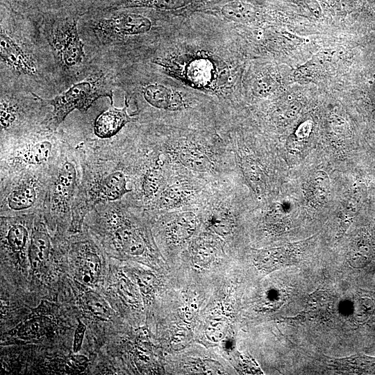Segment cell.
<instances>
[{
	"label": "cell",
	"instance_id": "6da1fadb",
	"mask_svg": "<svg viewBox=\"0 0 375 375\" xmlns=\"http://www.w3.org/2000/svg\"><path fill=\"white\" fill-rule=\"evenodd\" d=\"M108 97L112 101V93L103 74H96L74 83L65 92L46 102L53 106V121L57 126L74 110L86 111L99 98Z\"/></svg>",
	"mask_w": 375,
	"mask_h": 375
},
{
	"label": "cell",
	"instance_id": "7a4b0ae2",
	"mask_svg": "<svg viewBox=\"0 0 375 375\" xmlns=\"http://www.w3.org/2000/svg\"><path fill=\"white\" fill-rule=\"evenodd\" d=\"M103 12L106 13L103 16L94 18L91 23L97 37L103 42L143 34L152 26L151 20L141 14L115 10Z\"/></svg>",
	"mask_w": 375,
	"mask_h": 375
},
{
	"label": "cell",
	"instance_id": "3957f363",
	"mask_svg": "<svg viewBox=\"0 0 375 375\" xmlns=\"http://www.w3.org/2000/svg\"><path fill=\"white\" fill-rule=\"evenodd\" d=\"M50 42L59 62L65 68L78 66L84 58L83 44L78 33L77 17H67L53 29Z\"/></svg>",
	"mask_w": 375,
	"mask_h": 375
},
{
	"label": "cell",
	"instance_id": "277c9868",
	"mask_svg": "<svg viewBox=\"0 0 375 375\" xmlns=\"http://www.w3.org/2000/svg\"><path fill=\"white\" fill-rule=\"evenodd\" d=\"M0 55L1 62L19 74L34 76L38 72L35 60L25 49L1 27Z\"/></svg>",
	"mask_w": 375,
	"mask_h": 375
},
{
	"label": "cell",
	"instance_id": "5b68a950",
	"mask_svg": "<svg viewBox=\"0 0 375 375\" xmlns=\"http://www.w3.org/2000/svg\"><path fill=\"white\" fill-rule=\"evenodd\" d=\"M302 244H292L285 247L258 250L253 262L260 271L269 273L283 267L297 263L302 253Z\"/></svg>",
	"mask_w": 375,
	"mask_h": 375
},
{
	"label": "cell",
	"instance_id": "8992f818",
	"mask_svg": "<svg viewBox=\"0 0 375 375\" xmlns=\"http://www.w3.org/2000/svg\"><path fill=\"white\" fill-rule=\"evenodd\" d=\"M129 191L124 174L121 172H112L101 180L92 190V193L88 203V210L97 203L120 199Z\"/></svg>",
	"mask_w": 375,
	"mask_h": 375
},
{
	"label": "cell",
	"instance_id": "52a82bcc",
	"mask_svg": "<svg viewBox=\"0 0 375 375\" xmlns=\"http://www.w3.org/2000/svg\"><path fill=\"white\" fill-rule=\"evenodd\" d=\"M53 328V321L49 316L42 313V311L35 312L8 334L23 340H38L50 333Z\"/></svg>",
	"mask_w": 375,
	"mask_h": 375
},
{
	"label": "cell",
	"instance_id": "ba28073f",
	"mask_svg": "<svg viewBox=\"0 0 375 375\" xmlns=\"http://www.w3.org/2000/svg\"><path fill=\"white\" fill-rule=\"evenodd\" d=\"M123 108L112 107L98 116L94 126L96 135L101 138H110L133 119L127 112L126 99Z\"/></svg>",
	"mask_w": 375,
	"mask_h": 375
},
{
	"label": "cell",
	"instance_id": "9c48e42d",
	"mask_svg": "<svg viewBox=\"0 0 375 375\" xmlns=\"http://www.w3.org/2000/svg\"><path fill=\"white\" fill-rule=\"evenodd\" d=\"M51 251V241L44 225L35 224L31 235L28 246V259L33 269H40L48 260Z\"/></svg>",
	"mask_w": 375,
	"mask_h": 375
},
{
	"label": "cell",
	"instance_id": "30bf717a",
	"mask_svg": "<svg viewBox=\"0 0 375 375\" xmlns=\"http://www.w3.org/2000/svg\"><path fill=\"white\" fill-rule=\"evenodd\" d=\"M333 296L326 290H316L306 300L304 310L299 315L305 320H322L332 312Z\"/></svg>",
	"mask_w": 375,
	"mask_h": 375
},
{
	"label": "cell",
	"instance_id": "8fae6325",
	"mask_svg": "<svg viewBox=\"0 0 375 375\" xmlns=\"http://www.w3.org/2000/svg\"><path fill=\"white\" fill-rule=\"evenodd\" d=\"M83 249L79 256L78 276L82 283L92 285L98 282L101 276L102 260L90 245L85 244Z\"/></svg>",
	"mask_w": 375,
	"mask_h": 375
},
{
	"label": "cell",
	"instance_id": "7c38bea8",
	"mask_svg": "<svg viewBox=\"0 0 375 375\" xmlns=\"http://www.w3.org/2000/svg\"><path fill=\"white\" fill-rule=\"evenodd\" d=\"M142 93L145 100L157 108H176L182 103V101L177 94L161 84L147 85L143 87Z\"/></svg>",
	"mask_w": 375,
	"mask_h": 375
},
{
	"label": "cell",
	"instance_id": "4fadbf2b",
	"mask_svg": "<svg viewBox=\"0 0 375 375\" xmlns=\"http://www.w3.org/2000/svg\"><path fill=\"white\" fill-rule=\"evenodd\" d=\"M115 240L120 249L130 256H140L146 249L144 241L138 230L120 226L115 232Z\"/></svg>",
	"mask_w": 375,
	"mask_h": 375
},
{
	"label": "cell",
	"instance_id": "5bb4252c",
	"mask_svg": "<svg viewBox=\"0 0 375 375\" xmlns=\"http://www.w3.org/2000/svg\"><path fill=\"white\" fill-rule=\"evenodd\" d=\"M80 302L86 312L101 321H108L112 315L108 303L94 290H84L80 295Z\"/></svg>",
	"mask_w": 375,
	"mask_h": 375
},
{
	"label": "cell",
	"instance_id": "9a60e30c",
	"mask_svg": "<svg viewBox=\"0 0 375 375\" xmlns=\"http://www.w3.org/2000/svg\"><path fill=\"white\" fill-rule=\"evenodd\" d=\"M197 218L192 212H185L178 215L169 224V235L177 243L189 239L195 232Z\"/></svg>",
	"mask_w": 375,
	"mask_h": 375
},
{
	"label": "cell",
	"instance_id": "2e32d148",
	"mask_svg": "<svg viewBox=\"0 0 375 375\" xmlns=\"http://www.w3.org/2000/svg\"><path fill=\"white\" fill-rule=\"evenodd\" d=\"M76 172L72 162H67L61 167L55 185L57 201L65 203L70 199L75 188Z\"/></svg>",
	"mask_w": 375,
	"mask_h": 375
},
{
	"label": "cell",
	"instance_id": "e0dca14e",
	"mask_svg": "<svg viewBox=\"0 0 375 375\" xmlns=\"http://www.w3.org/2000/svg\"><path fill=\"white\" fill-rule=\"evenodd\" d=\"M181 163L190 169L197 172H207L212 167L208 156L196 147L182 148L178 154Z\"/></svg>",
	"mask_w": 375,
	"mask_h": 375
},
{
	"label": "cell",
	"instance_id": "ac0fdd59",
	"mask_svg": "<svg viewBox=\"0 0 375 375\" xmlns=\"http://www.w3.org/2000/svg\"><path fill=\"white\" fill-rule=\"evenodd\" d=\"M215 242L212 237L203 236L194 240L192 244L191 253L193 260L199 265L209 264L217 252Z\"/></svg>",
	"mask_w": 375,
	"mask_h": 375
},
{
	"label": "cell",
	"instance_id": "d6986e66",
	"mask_svg": "<svg viewBox=\"0 0 375 375\" xmlns=\"http://www.w3.org/2000/svg\"><path fill=\"white\" fill-rule=\"evenodd\" d=\"M40 5L45 8L51 9H62V10H82L86 9L91 10L92 8L97 9L101 7V1L104 0H38ZM106 3L109 2V0H105ZM104 5V2H103Z\"/></svg>",
	"mask_w": 375,
	"mask_h": 375
},
{
	"label": "cell",
	"instance_id": "ffe728a7",
	"mask_svg": "<svg viewBox=\"0 0 375 375\" xmlns=\"http://www.w3.org/2000/svg\"><path fill=\"white\" fill-rule=\"evenodd\" d=\"M35 199V189L31 185H25L10 193L8 205L13 210H22L31 208Z\"/></svg>",
	"mask_w": 375,
	"mask_h": 375
},
{
	"label": "cell",
	"instance_id": "44dd1931",
	"mask_svg": "<svg viewBox=\"0 0 375 375\" xmlns=\"http://www.w3.org/2000/svg\"><path fill=\"white\" fill-rule=\"evenodd\" d=\"M29 233L26 226L19 221L11 223L6 235L9 248L15 253L25 249Z\"/></svg>",
	"mask_w": 375,
	"mask_h": 375
},
{
	"label": "cell",
	"instance_id": "7402d4cb",
	"mask_svg": "<svg viewBox=\"0 0 375 375\" xmlns=\"http://www.w3.org/2000/svg\"><path fill=\"white\" fill-rule=\"evenodd\" d=\"M191 190L186 185L175 184L168 187L160 197V205L165 208L180 206L190 197Z\"/></svg>",
	"mask_w": 375,
	"mask_h": 375
},
{
	"label": "cell",
	"instance_id": "603a6c76",
	"mask_svg": "<svg viewBox=\"0 0 375 375\" xmlns=\"http://www.w3.org/2000/svg\"><path fill=\"white\" fill-rule=\"evenodd\" d=\"M210 228L219 235L228 234L233 226L231 215L226 210H215L208 219Z\"/></svg>",
	"mask_w": 375,
	"mask_h": 375
},
{
	"label": "cell",
	"instance_id": "cb8c5ba5",
	"mask_svg": "<svg viewBox=\"0 0 375 375\" xmlns=\"http://www.w3.org/2000/svg\"><path fill=\"white\" fill-rule=\"evenodd\" d=\"M51 148V143L47 140L36 142L25 151L24 159L29 164H41L49 158Z\"/></svg>",
	"mask_w": 375,
	"mask_h": 375
},
{
	"label": "cell",
	"instance_id": "d4e9b609",
	"mask_svg": "<svg viewBox=\"0 0 375 375\" xmlns=\"http://www.w3.org/2000/svg\"><path fill=\"white\" fill-rule=\"evenodd\" d=\"M160 174L158 170L149 169L144 176L142 191L147 198L153 197L158 191L160 185Z\"/></svg>",
	"mask_w": 375,
	"mask_h": 375
},
{
	"label": "cell",
	"instance_id": "484cf974",
	"mask_svg": "<svg viewBox=\"0 0 375 375\" xmlns=\"http://www.w3.org/2000/svg\"><path fill=\"white\" fill-rule=\"evenodd\" d=\"M222 14L228 19L235 21H244L251 16L249 10L238 3L225 5L222 8Z\"/></svg>",
	"mask_w": 375,
	"mask_h": 375
},
{
	"label": "cell",
	"instance_id": "4316f807",
	"mask_svg": "<svg viewBox=\"0 0 375 375\" xmlns=\"http://www.w3.org/2000/svg\"><path fill=\"white\" fill-rule=\"evenodd\" d=\"M16 118L15 107L12 105L8 101H6L1 98V112L0 122L1 129L7 128L15 122Z\"/></svg>",
	"mask_w": 375,
	"mask_h": 375
},
{
	"label": "cell",
	"instance_id": "83f0119b",
	"mask_svg": "<svg viewBox=\"0 0 375 375\" xmlns=\"http://www.w3.org/2000/svg\"><path fill=\"white\" fill-rule=\"evenodd\" d=\"M88 360L83 355H70L65 363V369L70 374L81 373L86 368Z\"/></svg>",
	"mask_w": 375,
	"mask_h": 375
},
{
	"label": "cell",
	"instance_id": "f1b7e54d",
	"mask_svg": "<svg viewBox=\"0 0 375 375\" xmlns=\"http://www.w3.org/2000/svg\"><path fill=\"white\" fill-rule=\"evenodd\" d=\"M118 290L128 302H137L138 296L135 288L126 277H122L119 281Z\"/></svg>",
	"mask_w": 375,
	"mask_h": 375
},
{
	"label": "cell",
	"instance_id": "f546056e",
	"mask_svg": "<svg viewBox=\"0 0 375 375\" xmlns=\"http://www.w3.org/2000/svg\"><path fill=\"white\" fill-rule=\"evenodd\" d=\"M138 285L144 294L151 292L155 285L156 278L149 272H142L138 276Z\"/></svg>",
	"mask_w": 375,
	"mask_h": 375
},
{
	"label": "cell",
	"instance_id": "4dcf8cb0",
	"mask_svg": "<svg viewBox=\"0 0 375 375\" xmlns=\"http://www.w3.org/2000/svg\"><path fill=\"white\" fill-rule=\"evenodd\" d=\"M85 331V325L80 319H78V325L74 333L73 341L74 353H77L81 349Z\"/></svg>",
	"mask_w": 375,
	"mask_h": 375
}]
</instances>
